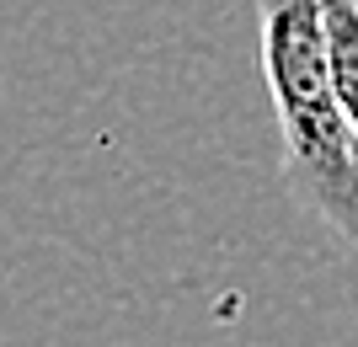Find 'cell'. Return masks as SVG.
<instances>
[{
    "label": "cell",
    "instance_id": "cell-2",
    "mask_svg": "<svg viewBox=\"0 0 358 347\" xmlns=\"http://www.w3.org/2000/svg\"><path fill=\"white\" fill-rule=\"evenodd\" d=\"M327 48H331V75L343 91V107L358 128V0H327Z\"/></svg>",
    "mask_w": 358,
    "mask_h": 347
},
{
    "label": "cell",
    "instance_id": "cell-1",
    "mask_svg": "<svg viewBox=\"0 0 358 347\" xmlns=\"http://www.w3.org/2000/svg\"><path fill=\"white\" fill-rule=\"evenodd\" d=\"M257 32L289 187L358 251V128L331 75L327 0H257Z\"/></svg>",
    "mask_w": 358,
    "mask_h": 347
}]
</instances>
